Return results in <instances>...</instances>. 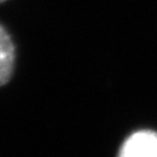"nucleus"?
<instances>
[{
	"instance_id": "obj_1",
	"label": "nucleus",
	"mask_w": 157,
	"mask_h": 157,
	"mask_svg": "<svg viewBox=\"0 0 157 157\" xmlns=\"http://www.w3.org/2000/svg\"><path fill=\"white\" fill-rule=\"evenodd\" d=\"M119 157H157V133L142 130L129 136Z\"/></svg>"
},
{
	"instance_id": "obj_2",
	"label": "nucleus",
	"mask_w": 157,
	"mask_h": 157,
	"mask_svg": "<svg viewBox=\"0 0 157 157\" xmlns=\"http://www.w3.org/2000/svg\"><path fill=\"white\" fill-rule=\"evenodd\" d=\"M15 61V49L10 34L0 25V86L11 78Z\"/></svg>"
},
{
	"instance_id": "obj_3",
	"label": "nucleus",
	"mask_w": 157,
	"mask_h": 157,
	"mask_svg": "<svg viewBox=\"0 0 157 157\" xmlns=\"http://www.w3.org/2000/svg\"><path fill=\"white\" fill-rule=\"evenodd\" d=\"M2 1H5V0H0V2H2Z\"/></svg>"
}]
</instances>
